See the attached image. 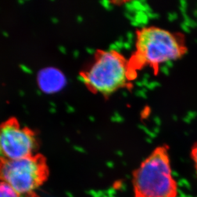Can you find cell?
Listing matches in <instances>:
<instances>
[{"instance_id": "7a4b0ae2", "label": "cell", "mask_w": 197, "mask_h": 197, "mask_svg": "<svg viewBox=\"0 0 197 197\" xmlns=\"http://www.w3.org/2000/svg\"><path fill=\"white\" fill-rule=\"evenodd\" d=\"M135 46L130 61L133 70L143 66L156 70L161 65L179 59L186 53L185 42L181 35L155 26L138 30Z\"/></svg>"}, {"instance_id": "8992f818", "label": "cell", "mask_w": 197, "mask_h": 197, "mask_svg": "<svg viewBox=\"0 0 197 197\" xmlns=\"http://www.w3.org/2000/svg\"><path fill=\"white\" fill-rule=\"evenodd\" d=\"M43 86L51 91H58L63 86L65 83V79L63 74L57 70L49 71L46 73L43 77Z\"/></svg>"}, {"instance_id": "ba28073f", "label": "cell", "mask_w": 197, "mask_h": 197, "mask_svg": "<svg viewBox=\"0 0 197 197\" xmlns=\"http://www.w3.org/2000/svg\"><path fill=\"white\" fill-rule=\"evenodd\" d=\"M191 156L194 163L195 168L196 170V172L197 175V143H196L192 148V151H191Z\"/></svg>"}, {"instance_id": "52a82bcc", "label": "cell", "mask_w": 197, "mask_h": 197, "mask_svg": "<svg viewBox=\"0 0 197 197\" xmlns=\"http://www.w3.org/2000/svg\"><path fill=\"white\" fill-rule=\"evenodd\" d=\"M0 197H20L7 183L0 181Z\"/></svg>"}, {"instance_id": "277c9868", "label": "cell", "mask_w": 197, "mask_h": 197, "mask_svg": "<svg viewBox=\"0 0 197 197\" xmlns=\"http://www.w3.org/2000/svg\"><path fill=\"white\" fill-rule=\"evenodd\" d=\"M49 174L46 159L40 154L17 160L0 158V181L20 197H38L37 190L47 180Z\"/></svg>"}, {"instance_id": "5b68a950", "label": "cell", "mask_w": 197, "mask_h": 197, "mask_svg": "<svg viewBox=\"0 0 197 197\" xmlns=\"http://www.w3.org/2000/svg\"><path fill=\"white\" fill-rule=\"evenodd\" d=\"M38 148L36 133L22 126L15 117L0 124V158L17 160L35 155Z\"/></svg>"}, {"instance_id": "6da1fadb", "label": "cell", "mask_w": 197, "mask_h": 197, "mask_svg": "<svg viewBox=\"0 0 197 197\" xmlns=\"http://www.w3.org/2000/svg\"><path fill=\"white\" fill-rule=\"evenodd\" d=\"M133 197H177L169 148L157 146L132 173Z\"/></svg>"}, {"instance_id": "3957f363", "label": "cell", "mask_w": 197, "mask_h": 197, "mask_svg": "<svg viewBox=\"0 0 197 197\" xmlns=\"http://www.w3.org/2000/svg\"><path fill=\"white\" fill-rule=\"evenodd\" d=\"M133 71L130 61L116 50H99L81 76L90 91L107 96L128 85Z\"/></svg>"}]
</instances>
